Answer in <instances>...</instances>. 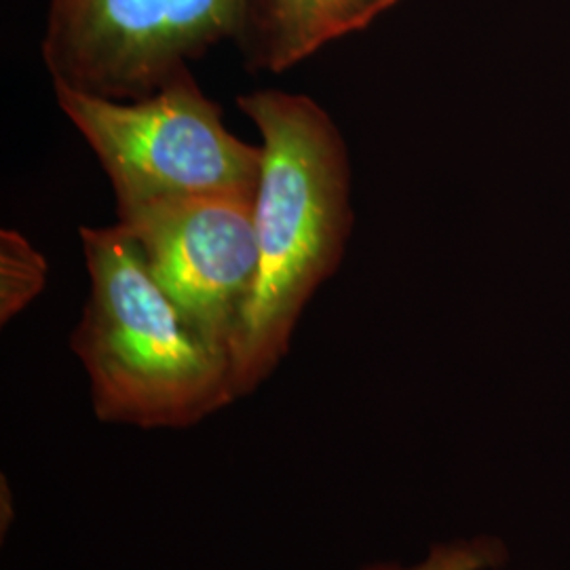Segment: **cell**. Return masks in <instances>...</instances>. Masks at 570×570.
Returning a JSON list of instances; mask_svg holds the SVG:
<instances>
[{"instance_id":"obj_1","label":"cell","mask_w":570,"mask_h":570,"mask_svg":"<svg viewBox=\"0 0 570 570\" xmlns=\"http://www.w3.org/2000/svg\"><path fill=\"white\" fill-rule=\"evenodd\" d=\"M261 136L254 197L258 273L230 351L237 400L282 366L320 287L343 265L353 230L351 159L326 108L275 87L237 96Z\"/></svg>"},{"instance_id":"obj_2","label":"cell","mask_w":570,"mask_h":570,"mask_svg":"<svg viewBox=\"0 0 570 570\" xmlns=\"http://www.w3.org/2000/svg\"><path fill=\"white\" fill-rule=\"evenodd\" d=\"M89 294L70 348L106 425L188 429L237 402L230 362L155 282L121 226H81Z\"/></svg>"},{"instance_id":"obj_3","label":"cell","mask_w":570,"mask_h":570,"mask_svg":"<svg viewBox=\"0 0 570 570\" xmlns=\"http://www.w3.org/2000/svg\"><path fill=\"white\" fill-rule=\"evenodd\" d=\"M58 108L102 165L117 207L190 199H254L261 144L228 131L223 108L193 70L138 100H110L53 82Z\"/></svg>"},{"instance_id":"obj_4","label":"cell","mask_w":570,"mask_h":570,"mask_svg":"<svg viewBox=\"0 0 570 570\" xmlns=\"http://www.w3.org/2000/svg\"><path fill=\"white\" fill-rule=\"evenodd\" d=\"M247 0H49L41 53L51 82L138 100L242 42Z\"/></svg>"},{"instance_id":"obj_5","label":"cell","mask_w":570,"mask_h":570,"mask_svg":"<svg viewBox=\"0 0 570 570\" xmlns=\"http://www.w3.org/2000/svg\"><path fill=\"white\" fill-rule=\"evenodd\" d=\"M117 225L186 320L230 362L258 273L254 199L190 197L117 207Z\"/></svg>"},{"instance_id":"obj_6","label":"cell","mask_w":570,"mask_h":570,"mask_svg":"<svg viewBox=\"0 0 570 570\" xmlns=\"http://www.w3.org/2000/svg\"><path fill=\"white\" fill-rule=\"evenodd\" d=\"M400 0H247L239 49L254 70L285 72L367 26Z\"/></svg>"},{"instance_id":"obj_7","label":"cell","mask_w":570,"mask_h":570,"mask_svg":"<svg viewBox=\"0 0 570 570\" xmlns=\"http://www.w3.org/2000/svg\"><path fill=\"white\" fill-rule=\"evenodd\" d=\"M49 266L16 228L0 230V324H11L41 296Z\"/></svg>"},{"instance_id":"obj_8","label":"cell","mask_w":570,"mask_h":570,"mask_svg":"<svg viewBox=\"0 0 570 570\" xmlns=\"http://www.w3.org/2000/svg\"><path fill=\"white\" fill-rule=\"evenodd\" d=\"M508 560L510 551L503 539L494 534H475L433 543L416 564L376 562L360 570H501Z\"/></svg>"},{"instance_id":"obj_9","label":"cell","mask_w":570,"mask_h":570,"mask_svg":"<svg viewBox=\"0 0 570 570\" xmlns=\"http://www.w3.org/2000/svg\"><path fill=\"white\" fill-rule=\"evenodd\" d=\"M11 522H13V497L7 484V478L2 475V482H0V532L2 534H7V527H11Z\"/></svg>"}]
</instances>
